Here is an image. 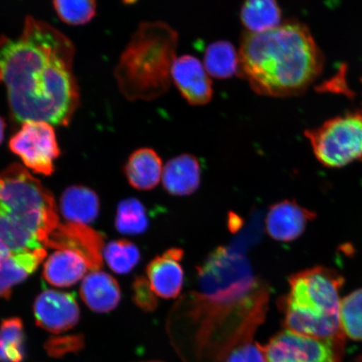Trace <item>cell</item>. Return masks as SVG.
Wrapping results in <instances>:
<instances>
[{
    "label": "cell",
    "instance_id": "cell-1",
    "mask_svg": "<svg viewBox=\"0 0 362 362\" xmlns=\"http://www.w3.org/2000/svg\"><path fill=\"white\" fill-rule=\"evenodd\" d=\"M74 56L66 35L30 16L17 38L0 35V84L13 120L69 124L79 104Z\"/></svg>",
    "mask_w": 362,
    "mask_h": 362
},
{
    "label": "cell",
    "instance_id": "cell-2",
    "mask_svg": "<svg viewBox=\"0 0 362 362\" xmlns=\"http://www.w3.org/2000/svg\"><path fill=\"white\" fill-rule=\"evenodd\" d=\"M238 76L260 96L305 93L322 71V53L308 27L288 21L262 33L245 31L238 49Z\"/></svg>",
    "mask_w": 362,
    "mask_h": 362
},
{
    "label": "cell",
    "instance_id": "cell-3",
    "mask_svg": "<svg viewBox=\"0 0 362 362\" xmlns=\"http://www.w3.org/2000/svg\"><path fill=\"white\" fill-rule=\"evenodd\" d=\"M178 42L177 31L166 22L140 23L115 70L129 101H153L168 92Z\"/></svg>",
    "mask_w": 362,
    "mask_h": 362
},
{
    "label": "cell",
    "instance_id": "cell-4",
    "mask_svg": "<svg viewBox=\"0 0 362 362\" xmlns=\"http://www.w3.org/2000/svg\"><path fill=\"white\" fill-rule=\"evenodd\" d=\"M343 284L341 274L324 267L291 276V291L279 301L285 329L325 341H346L339 321Z\"/></svg>",
    "mask_w": 362,
    "mask_h": 362
},
{
    "label": "cell",
    "instance_id": "cell-5",
    "mask_svg": "<svg viewBox=\"0 0 362 362\" xmlns=\"http://www.w3.org/2000/svg\"><path fill=\"white\" fill-rule=\"evenodd\" d=\"M0 202L42 246L60 225L52 192L18 163L0 173Z\"/></svg>",
    "mask_w": 362,
    "mask_h": 362
},
{
    "label": "cell",
    "instance_id": "cell-6",
    "mask_svg": "<svg viewBox=\"0 0 362 362\" xmlns=\"http://www.w3.org/2000/svg\"><path fill=\"white\" fill-rule=\"evenodd\" d=\"M315 156L321 164L339 168L362 160V115H348L307 130Z\"/></svg>",
    "mask_w": 362,
    "mask_h": 362
},
{
    "label": "cell",
    "instance_id": "cell-7",
    "mask_svg": "<svg viewBox=\"0 0 362 362\" xmlns=\"http://www.w3.org/2000/svg\"><path fill=\"white\" fill-rule=\"evenodd\" d=\"M8 146L23 164L35 174L51 175L55 170L54 161L60 156L56 131L44 121H26L13 134Z\"/></svg>",
    "mask_w": 362,
    "mask_h": 362
},
{
    "label": "cell",
    "instance_id": "cell-8",
    "mask_svg": "<svg viewBox=\"0 0 362 362\" xmlns=\"http://www.w3.org/2000/svg\"><path fill=\"white\" fill-rule=\"evenodd\" d=\"M346 341H325L284 330L264 346L267 362H341Z\"/></svg>",
    "mask_w": 362,
    "mask_h": 362
},
{
    "label": "cell",
    "instance_id": "cell-9",
    "mask_svg": "<svg viewBox=\"0 0 362 362\" xmlns=\"http://www.w3.org/2000/svg\"><path fill=\"white\" fill-rule=\"evenodd\" d=\"M45 246L78 253L87 262L92 272L99 271L103 267V235L87 225L60 224L49 235Z\"/></svg>",
    "mask_w": 362,
    "mask_h": 362
},
{
    "label": "cell",
    "instance_id": "cell-10",
    "mask_svg": "<svg viewBox=\"0 0 362 362\" xmlns=\"http://www.w3.org/2000/svg\"><path fill=\"white\" fill-rule=\"evenodd\" d=\"M34 314L38 327L55 334L67 332L80 319L74 294L57 291H45L36 298Z\"/></svg>",
    "mask_w": 362,
    "mask_h": 362
},
{
    "label": "cell",
    "instance_id": "cell-11",
    "mask_svg": "<svg viewBox=\"0 0 362 362\" xmlns=\"http://www.w3.org/2000/svg\"><path fill=\"white\" fill-rule=\"evenodd\" d=\"M175 87L189 105L203 106L214 96L211 76L198 58L191 55L176 57L171 70Z\"/></svg>",
    "mask_w": 362,
    "mask_h": 362
},
{
    "label": "cell",
    "instance_id": "cell-12",
    "mask_svg": "<svg viewBox=\"0 0 362 362\" xmlns=\"http://www.w3.org/2000/svg\"><path fill=\"white\" fill-rule=\"evenodd\" d=\"M315 216V212L298 205L296 202H279L269 208L265 221L266 230L275 241L292 242L304 233L307 225Z\"/></svg>",
    "mask_w": 362,
    "mask_h": 362
},
{
    "label": "cell",
    "instance_id": "cell-13",
    "mask_svg": "<svg viewBox=\"0 0 362 362\" xmlns=\"http://www.w3.org/2000/svg\"><path fill=\"white\" fill-rule=\"evenodd\" d=\"M183 257L182 249L170 248L149 262L147 279L157 297L168 300L180 296L184 284Z\"/></svg>",
    "mask_w": 362,
    "mask_h": 362
},
{
    "label": "cell",
    "instance_id": "cell-14",
    "mask_svg": "<svg viewBox=\"0 0 362 362\" xmlns=\"http://www.w3.org/2000/svg\"><path fill=\"white\" fill-rule=\"evenodd\" d=\"M202 170L198 158L191 153L172 158L164 165L163 187L175 197L189 196L200 187Z\"/></svg>",
    "mask_w": 362,
    "mask_h": 362
},
{
    "label": "cell",
    "instance_id": "cell-15",
    "mask_svg": "<svg viewBox=\"0 0 362 362\" xmlns=\"http://www.w3.org/2000/svg\"><path fill=\"white\" fill-rule=\"evenodd\" d=\"M81 297L90 310L106 313L119 305L121 291L117 280L101 271L86 276L80 289Z\"/></svg>",
    "mask_w": 362,
    "mask_h": 362
},
{
    "label": "cell",
    "instance_id": "cell-16",
    "mask_svg": "<svg viewBox=\"0 0 362 362\" xmlns=\"http://www.w3.org/2000/svg\"><path fill=\"white\" fill-rule=\"evenodd\" d=\"M164 165L160 156L151 148L137 149L129 158L124 173L131 187L139 191H151L162 180Z\"/></svg>",
    "mask_w": 362,
    "mask_h": 362
},
{
    "label": "cell",
    "instance_id": "cell-17",
    "mask_svg": "<svg viewBox=\"0 0 362 362\" xmlns=\"http://www.w3.org/2000/svg\"><path fill=\"white\" fill-rule=\"evenodd\" d=\"M88 270L87 262L78 253L58 250L45 262L43 277L53 286L70 287L83 279Z\"/></svg>",
    "mask_w": 362,
    "mask_h": 362
},
{
    "label": "cell",
    "instance_id": "cell-18",
    "mask_svg": "<svg viewBox=\"0 0 362 362\" xmlns=\"http://www.w3.org/2000/svg\"><path fill=\"white\" fill-rule=\"evenodd\" d=\"M60 205L62 214L68 223L87 226L97 219L100 210L98 194L83 185L66 189Z\"/></svg>",
    "mask_w": 362,
    "mask_h": 362
},
{
    "label": "cell",
    "instance_id": "cell-19",
    "mask_svg": "<svg viewBox=\"0 0 362 362\" xmlns=\"http://www.w3.org/2000/svg\"><path fill=\"white\" fill-rule=\"evenodd\" d=\"M45 256L44 247L13 252L0 269V298H10L13 287L33 274Z\"/></svg>",
    "mask_w": 362,
    "mask_h": 362
},
{
    "label": "cell",
    "instance_id": "cell-20",
    "mask_svg": "<svg viewBox=\"0 0 362 362\" xmlns=\"http://www.w3.org/2000/svg\"><path fill=\"white\" fill-rule=\"evenodd\" d=\"M242 24L250 33H262L282 24V11L274 0H250L240 11Z\"/></svg>",
    "mask_w": 362,
    "mask_h": 362
},
{
    "label": "cell",
    "instance_id": "cell-21",
    "mask_svg": "<svg viewBox=\"0 0 362 362\" xmlns=\"http://www.w3.org/2000/svg\"><path fill=\"white\" fill-rule=\"evenodd\" d=\"M203 65L211 78H230L238 74V51L228 40H216L206 48Z\"/></svg>",
    "mask_w": 362,
    "mask_h": 362
},
{
    "label": "cell",
    "instance_id": "cell-22",
    "mask_svg": "<svg viewBox=\"0 0 362 362\" xmlns=\"http://www.w3.org/2000/svg\"><path fill=\"white\" fill-rule=\"evenodd\" d=\"M0 245L12 252L35 250L43 246L37 239L17 223L0 202Z\"/></svg>",
    "mask_w": 362,
    "mask_h": 362
},
{
    "label": "cell",
    "instance_id": "cell-23",
    "mask_svg": "<svg viewBox=\"0 0 362 362\" xmlns=\"http://www.w3.org/2000/svg\"><path fill=\"white\" fill-rule=\"evenodd\" d=\"M25 332L20 318L4 320L0 325V362H21L24 359Z\"/></svg>",
    "mask_w": 362,
    "mask_h": 362
},
{
    "label": "cell",
    "instance_id": "cell-24",
    "mask_svg": "<svg viewBox=\"0 0 362 362\" xmlns=\"http://www.w3.org/2000/svg\"><path fill=\"white\" fill-rule=\"evenodd\" d=\"M148 220L146 207L137 199L129 198L117 206L116 229L126 235L142 234L148 228Z\"/></svg>",
    "mask_w": 362,
    "mask_h": 362
},
{
    "label": "cell",
    "instance_id": "cell-25",
    "mask_svg": "<svg viewBox=\"0 0 362 362\" xmlns=\"http://www.w3.org/2000/svg\"><path fill=\"white\" fill-rule=\"evenodd\" d=\"M339 321L346 337L362 341V288L357 289L341 300Z\"/></svg>",
    "mask_w": 362,
    "mask_h": 362
},
{
    "label": "cell",
    "instance_id": "cell-26",
    "mask_svg": "<svg viewBox=\"0 0 362 362\" xmlns=\"http://www.w3.org/2000/svg\"><path fill=\"white\" fill-rule=\"evenodd\" d=\"M103 252L110 268L119 274L132 271L141 256L137 246L128 240L112 241L107 244Z\"/></svg>",
    "mask_w": 362,
    "mask_h": 362
},
{
    "label": "cell",
    "instance_id": "cell-27",
    "mask_svg": "<svg viewBox=\"0 0 362 362\" xmlns=\"http://www.w3.org/2000/svg\"><path fill=\"white\" fill-rule=\"evenodd\" d=\"M53 6L60 19L71 25H84L96 15L97 3L93 0H85V1L58 0L53 2Z\"/></svg>",
    "mask_w": 362,
    "mask_h": 362
},
{
    "label": "cell",
    "instance_id": "cell-28",
    "mask_svg": "<svg viewBox=\"0 0 362 362\" xmlns=\"http://www.w3.org/2000/svg\"><path fill=\"white\" fill-rule=\"evenodd\" d=\"M134 300L140 309L148 312L153 311L158 305L157 296L144 277L136 278L134 283Z\"/></svg>",
    "mask_w": 362,
    "mask_h": 362
},
{
    "label": "cell",
    "instance_id": "cell-29",
    "mask_svg": "<svg viewBox=\"0 0 362 362\" xmlns=\"http://www.w3.org/2000/svg\"><path fill=\"white\" fill-rule=\"evenodd\" d=\"M226 362H267L264 347L256 342H243L228 356Z\"/></svg>",
    "mask_w": 362,
    "mask_h": 362
},
{
    "label": "cell",
    "instance_id": "cell-30",
    "mask_svg": "<svg viewBox=\"0 0 362 362\" xmlns=\"http://www.w3.org/2000/svg\"><path fill=\"white\" fill-rule=\"evenodd\" d=\"M81 343L83 341L80 337L53 338L47 343V348L53 354H61L63 352L78 349Z\"/></svg>",
    "mask_w": 362,
    "mask_h": 362
},
{
    "label": "cell",
    "instance_id": "cell-31",
    "mask_svg": "<svg viewBox=\"0 0 362 362\" xmlns=\"http://www.w3.org/2000/svg\"><path fill=\"white\" fill-rule=\"evenodd\" d=\"M12 252L10 249H8L6 247L3 245H0V269L3 268L4 262L10 257L12 255Z\"/></svg>",
    "mask_w": 362,
    "mask_h": 362
},
{
    "label": "cell",
    "instance_id": "cell-32",
    "mask_svg": "<svg viewBox=\"0 0 362 362\" xmlns=\"http://www.w3.org/2000/svg\"><path fill=\"white\" fill-rule=\"evenodd\" d=\"M4 130H6V122L0 117V144L3 142Z\"/></svg>",
    "mask_w": 362,
    "mask_h": 362
},
{
    "label": "cell",
    "instance_id": "cell-33",
    "mask_svg": "<svg viewBox=\"0 0 362 362\" xmlns=\"http://www.w3.org/2000/svg\"><path fill=\"white\" fill-rule=\"evenodd\" d=\"M356 362H362V355L358 357V359L356 360Z\"/></svg>",
    "mask_w": 362,
    "mask_h": 362
},
{
    "label": "cell",
    "instance_id": "cell-34",
    "mask_svg": "<svg viewBox=\"0 0 362 362\" xmlns=\"http://www.w3.org/2000/svg\"><path fill=\"white\" fill-rule=\"evenodd\" d=\"M152 362H156V361H152Z\"/></svg>",
    "mask_w": 362,
    "mask_h": 362
}]
</instances>
